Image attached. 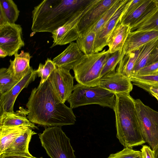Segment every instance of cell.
<instances>
[{
    "label": "cell",
    "mask_w": 158,
    "mask_h": 158,
    "mask_svg": "<svg viewBox=\"0 0 158 158\" xmlns=\"http://www.w3.org/2000/svg\"><path fill=\"white\" fill-rule=\"evenodd\" d=\"M84 55L76 43L72 42L52 60L56 67L70 70L73 69L75 64Z\"/></svg>",
    "instance_id": "obj_18"
},
{
    "label": "cell",
    "mask_w": 158,
    "mask_h": 158,
    "mask_svg": "<svg viewBox=\"0 0 158 158\" xmlns=\"http://www.w3.org/2000/svg\"><path fill=\"white\" fill-rule=\"evenodd\" d=\"M140 48L124 56L118 64L117 72L129 78L138 57Z\"/></svg>",
    "instance_id": "obj_24"
},
{
    "label": "cell",
    "mask_w": 158,
    "mask_h": 158,
    "mask_svg": "<svg viewBox=\"0 0 158 158\" xmlns=\"http://www.w3.org/2000/svg\"><path fill=\"white\" fill-rule=\"evenodd\" d=\"M8 56V53L5 51L0 48V57L3 58Z\"/></svg>",
    "instance_id": "obj_40"
},
{
    "label": "cell",
    "mask_w": 158,
    "mask_h": 158,
    "mask_svg": "<svg viewBox=\"0 0 158 158\" xmlns=\"http://www.w3.org/2000/svg\"><path fill=\"white\" fill-rule=\"evenodd\" d=\"M97 33L91 31L85 35L79 37L76 43L79 50L85 55H89L94 53V47Z\"/></svg>",
    "instance_id": "obj_26"
},
{
    "label": "cell",
    "mask_w": 158,
    "mask_h": 158,
    "mask_svg": "<svg viewBox=\"0 0 158 158\" xmlns=\"http://www.w3.org/2000/svg\"><path fill=\"white\" fill-rule=\"evenodd\" d=\"M150 31H158V8L146 20L130 29V32Z\"/></svg>",
    "instance_id": "obj_28"
},
{
    "label": "cell",
    "mask_w": 158,
    "mask_h": 158,
    "mask_svg": "<svg viewBox=\"0 0 158 158\" xmlns=\"http://www.w3.org/2000/svg\"><path fill=\"white\" fill-rule=\"evenodd\" d=\"M22 32L19 24L7 23L0 25V48L7 52L8 56L15 55L24 46Z\"/></svg>",
    "instance_id": "obj_9"
},
{
    "label": "cell",
    "mask_w": 158,
    "mask_h": 158,
    "mask_svg": "<svg viewBox=\"0 0 158 158\" xmlns=\"http://www.w3.org/2000/svg\"><path fill=\"white\" fill-rule=\"evenodd\" d=\"M67 101L72 109L89 104H98L113 110L115 102L114 93L98 86H85L77 83Z\"/></svg>",
    "instance_id": "obj_5"
},
{
    "label": "cell",
    "mask_w": 158,
    "mask_h": 158,
    "mask_svg": "<svg viewBox=\"0 0 158 158\" xmlns=\"http://www.w3.org/2000/svg\"><path fill=\"white\" fill-rule=\"evenodd\" d=\"M56 68V66L53 60L48 58L45 61L44 64H40L38 69L36 70L37 76L41 77L39 85L43 84L47 80Z\"/></svg>",
    "instance_id": "obj_32"
},
{
    "label": "cell",
    "mask_w": 158,
    "mask_h": 158,
    "mask_svg": "<svg viewBox=\"0 0 158 158\" xmlns=\"http://www.w3.org/2000/svg\"><path fill=\"white\" fill-rule=\"evenodd\" d=\"M146 91L149 92L150 93H153L158 95V88L152 87H149L147 89Z\"/></svg>",
    "instance_id": "obj_39"
},
{
    "label": "cell",
    "mask_w": 158,
    "mask_h": 158,
    "mask_svg": "<svg viewBox=\"0 0 158 158\" xmlns=\"http://www.w3.org/2000/svg\"><path fill=\"white\" fill-rule=\"evenodd\" d=\"M28 128L25 126L0 127V155Z\"/></svg>",
    "instance_id": "obj_22"
},
{
    "label": "cell",
    "mask_w": 158,
    "mask_h": 158,
    "mask_svg": "<svg viewBox=\"0 0 158 158\" xmlns=\"http://www.w3.org/2000/svg\"><path fill=\"white\" fill-rule=\"evenodd\" d=\"M92 0H44L32 11V31L49 32L63 25Z\"/></svg>",
    "instance_id": "obj_2"
},
{
    "label": "cell",
    "mask_w": 158,
    "mask_h": 158,
    "mask_svg": "<svg viewBox=\"0 0 158 158\" xmlns=\"http://www.w3.org/2000/svg\"><path fill=\"white\" fill-rule=\"evenodd\" d=\"M107 158H142L140 151L131 148H124L122 150L111 154Z\"/></svg>",
    "instance_id": "obj_33"
},
{
    "label": "cell",
    "mask_w": 158,
    "mask_h": 158,
    "mask_svg": "<svg viewBox=\"0 0 158 158\" xmlns=\"http://www.w3.org/2000/svg\"><path fill=\"white\" fill-rule=\"evenodd\" d=\"M154 1L156 3L157 6L158 7V0H154Z\"/></svg>",
    "instance_id": "obj_43"
},
{
    "label": "cell",
    "mask_w": 158,
    "mask_h": 158,
    "mask_svg": "<svg viewBox=\"0 0 158 158\" xmlns=\"http://www.w3.org/2000/svg\"><path fill=\"white\" fill-rule=\"evenodd\" d=\"M129 79L134 85L145 90L152 87L158 88V72L145 75H134Z\"/></svg>",
    "instance_id": "obj_25"
},
{
    "label": "cell",
    "mask_w": 158,
    "mask_h": 158,
    "mask_svg": "<svg viewBox=\"0 0 158 158\" xmlns=\"http://www.w3.org/2000/svg\"><path fill=\"white\" fill-rule=\"evenodd\" d=\"M158 61V43L152 51L147 66Z\"/></svg>",
    "instance_id": "obj_37"
},
{
    "label": "cell",
    "mask_w": 158,
    "mask_h": 158,
    "mask_svg": "<svg viewBox=\"0 0 158 158\" xmlns=\"http://www.w3.org/2000/svg\"><path fill=\"white\" fill-rule=\"evenodd\" d=\"M26 106L28 119L41 126L62 127L74 124L76 121L72 109L59 99L48 79L32 90Z\"/></svg>",
    "instance_id": "obj_1"
},
{
    "label": "cell",
    "mask_w": 158,
    "mask_h": 158,
    "mask_svg": "<svg viewBox=\"0 0 158 158\" xmlns=\"http://www.w3.org/2000/svg\"><path fill=\"white\" fill-rule=\"evenodd\" d=\"M153 150L154 153L155 158H158V144Z\"/></svg>",
    "instance_id": "obj_41"
},
{
    "label": "cell",
    "mask_w": 158,
    "mask_h": 158,
    "mask_svg": "<svg viewBox=\"0 0 158 158\" xmlns=\"http://www.w3.org/2000/svg\"><path fill=\"white\" fill-rule=\"evenodd\" d=\"M73 78L69 70L56 66L48 78L55 93L63 103L73 91Z\"/></svg>",
    "instance_id": "obj_10"
},
{
    "label": "cell",
    "mask_w": 158,
    "mask_h": 158,
    "mask_svg": "<svg viewBox=\"0 0 158 158\" xmlns=\"http://www.w3.org/2000/svg\"><path fill=\"white\" fill-rule=\"evenodd\" d=\"M144 1L145 0H131L122 18L121 21L138 8Z\"/></svg>",
    "instance_id": "obj_35"
},
{
    "label": "cell",
    "mask_w": 158,
    "mask_h": 158,
    "mask_svg": "<svg viewBox=\"0 0 158 158\" xmlns=\"http://www.w3.org/2000/svg\"><path fill=\"white\" fill-rule=\"evenodd\" d=\"M138 124L142 137L153 150L158 144V111L135 100Z\"/></svg>",
    "instance_id": "obj_7"
},
{
    "label": "cell",
    "mask_w": 158,
    "mask_h": 158,
    "mask_svg": "<svg viewBox=\"0 0 158 158\" xmlns=\"http://www.w3.org/2000/svg\"><path fill=\"white\" fill-rule=\"evenodd\" d=\"M158 43V37L145 44L140 48L139 56L131 76L135 75L139 70L147 66L150 54Z\"/></svg>",
    "instance_id": "obj_23"
},
{
    "label": "cell",
    "mask_w": 158,
    "mask_h": 158,
    "mask_svg": "<svg viewBox=\"0 0 158 158\" xmlns=\"http://www.w3.org/2000/svg\"><path fill=\"white\" fill-rule=\"evenodd\" d=\"M117 0H100L81 18L77 25L79 37L85 35Z\"/></svg>",
    "instance_id": "obj_12"
},
{
    "label": "cell",
    "mask_w": 158,
    "mask_h": 158,
    "mask_svg": "<svg viewBox=\"0 0 158 158\" xmlns=\"http://www.w3.org/2000/svg\"><path fill=\"white\" fill-rule=\"evenodd\" d=\"M157 37L158 31L130 32L128 35L122 49L121 59L126 54L137 50L145 44Z\"/></svg>",
    "instance_id": "obj_16"
},
{
    "label": "cell",
    "mask_w": 158,
    "mask_h": 158,
    "mask_svg": "<svg viewBox=\"0 0 158 158\" xmlns=\"http://www.w3.org/2000/svg\"><path fill=\"white\" fill-rule=\"evenodd\" d=\"M0 10L3 13L8 23H14L17 20L20 11L12 0H0Z\"/></svg>",
    "instance_id": "obj_27"
},
{
    "label": "cell",
    "mask_w": 158,
    "mask_h": 158,
    "mask_svg": "<svg viewBox=\"0 0 158 158\" xmlns=\"http://www.w3.org/2000/svg\"><path fill=\"white\" fill-rule=\"evenodd\" d=\"M140 151L142 158H155L154 152L150 146L144 145Z\"/></svg>",
    "instance_id": "obj_36"
},
{
    "label": "cell",
    "mask_w": 158,
    "mask_h": 158,
    "mask_svg": "<svg viewBox=\"0 0 158 158\" xmlns=\"http://www.w3.org/2000/svg\"><path fill=\"white\" fill-rule=\"evenodd\" d=\"M131 82L129 78L115 70L102 77L97 86L115 94L130 93L133 89Z\"/></svg>",
    "instance_id": "obj_13"
},
{
    "label": "cell",
    "mask_w": 158,
    "mask_h": 158,
    "mask_svg": "<svg viewBox=\"0 0 158 158\" xmlns=\"http://www.w3.org/2000/svg\"><path fill=\"white\" fill-rule=\"evenodd\" d=\"M100 0H92L86 6L78 12L63 25L53 32V43L51 48L56 45L70 44L79 37L77 25L82 17Z\"/></svg>",
    "instance_id": "obj_8"
},
{
    "label": "cell",
    "mask_w": 158,
    "mask_h": 158,
    "mask_svg": "<svg viewBox=\"0 0 158 158\" xmlns=\"http://www.w3.org/2000/svg\"><path fill=\"white\" fill-rule=\"evenodd\" d=\"M14 56V60H10L8 69L14 78L19 81L32 69L30 65L31 56L28 52L23 50Z\"/></svg>",
    "instance_id": "obj_19"
},
{
    "label": "cell",
    "mask_w": 158,
    "mask_h": 158,
    "mask_svg": "<svg viewBox=\"0 0 158 158\" xmlns=\"http://www.w3.org/2000/svg\"><path fill=\"white\" fill-rule=\"evenodd\" d=\"M37 133L32 129L28 128L22 134L18 136L0 155L5 154H15L31 156L28 147L32 135Z\"/></svg>",
    "instance_id": "obj_20"
},
{
    "label": "cell",
    "mask_w": 158,
    "mask_h": 158,
    "mask_svg": "<svg viewBox=\"0 0 158 158\" xmlns=\"http://www.w3.org/2000/svg\"><path fill=\"white\" fill-rule=\"evenodd\" d=\"M0 158H38L31 156L15 154H5L0 155ZM40 158H43L42 157Z\"/></svg>",
    "instance_id": "obj_38"
},
{
    "label": "cell",
    "mask_w": 158,
    "mask_h": 158,
    "mask_svg": "<svg viewBox=\"0 0 158 158\" xmlns=\"http://www.w3.org/2000/svg\"><path fill=\"white\" fill-rule=\"evenodd\" d=\"M42 146L51 158H75L70 139L61 126L48 127L39 134Z\"/></svg>",
    "instance_id": "obj_6"
},
{
    "label": "cell",
    "mask_w": 158,
    "mask_h": 158,
    "mask_svg": "<svg viewBox=\"0 0 158 158\" xmlns=\"http://www.w3.org/2000/svg\"><path fill=\"white\" fill-rule=\"evenodd\" d=\"M37 75L36 70L32 69L11 89L0 94V115L4 112L14 111V104L18 95L35 80Z\"/></svg>",
    "instance_id": "obj_11"
},
{
    "label": "cell",
    "mask_w": 158,
    "mask_h": 158,
    "mask_svg": "<svg viewBox=\"0 0 158 158\" xmlns=\"http://www.w3.org/2000/svg\"><path fill=\"white\" fill-rule=\"evenodd\" d=\"M27 109L20 107L19 109L13 112H5L0 115V127L25 126L32 129H39L35 124L28 119Z\"/></svg>",
    "instance_id": "obj_17"
},
{
    "label": "cell",
    "mask_w": 158,
    "mask_h": 158,
    "mask_svg": "<svg viewBox=\"0 0 158 158\" xmlns=\"http://www.w3.org/2000/svg\"><path fill=\"white\" fill-rule=\"evenodd\" d=\"M125 0H117V2L106 12L99 20L90 29L89 32L93 31L97 34L113 15L124 2Z\"/></svg>",
    "instance_id": "obj_29"
},
{
    "label": "cell",
    "mask_w": 158,
    "mask_h": 158,
    "mask_svg": "<svg viewBox=\"0 0 158 158\" xmlns=\"http://www.w3.org/2000/svg\"><path fill=\"white\" fill-rule=\"evenodd\" d=\"M113 110L116 119V136L124 148H131L146 142L137 119L135 100L130 93L115 94Z\"/></svg>",
    "instance_id": "obj_3"
},
{
    "label": "cell",
    "mask_w": 158,
    "mask_h": 158,
    "mask_svg": "<svg viewBox=\"0 0 158 158\" xmlns=\"http://www.w3.org/2000/svg\"><path fill=\"white\" fill-rule=\"evenodd\" d=\"M122 51H118L110 54L103 67L101 78L106 74L115 70L117 65L122 57Z\"/></svg>",
    "instance_id": "obj_31"
},
{
    "label": "cell",
    "mask_w": 158,
    "mask_h": 158,
    "mask_svg": "<svg viewBox=\"0 0 158 158\" xmlns=\"http://www.w3.org/2000/svg\"></svg>",
    "instance_id": "obj_44"
},
{
    "label": "cell",
    "mask_w": 158,
    "mask_h": 158,
    "mask_svg": "<svg viewBox=\"0 0 158 158\" xmlns=\"http://www.w3.org/2000/svg\"><path fill=\"white\" fill-rule=\"evenodd\" d=\"M151 94L153 96L155 97L157 99V101H158V95H157V94H154L153 93H151Z\"/></svg>",
    "instance_id": "obj_42"
},
{
    "label": "cell",
    "mask_w": 158,
    "mask_h": 158,
    "mask_svg": "<svg viewBox=\"0 0 158 158\" xmlns=\"http://www.w3.org/2000/svg\"><path fill=\"white\" fill-rule=\"evenodd\" d=\"M19 81L14 78L8 69L4 68H1L0 94L10 89Z\"/></svg>",
    "instance_id": "obj_30"
},
{
    "label": "cell",
    "mask_w": 158,
    "mask_h": 158,
    "mask_svg": "<svg viewBox=\"0 0 158 158\" xmlns=\"http://www.w3.org/2000/svg\"><path fill=\"white\" fill-rule=\"evenodd\" d=\"M158 8L154 0H145L138 8L121 21L130 29L148 19Z\"/></svg>",
    "instance_id": "obj_15"
},
{
    "label": "cell",
    "mask_w": 158,
    "mask_h": 158,
    "mask_svg": "<svg viewBox=\"0 0 158 158\" xmlns=\"http://www.w3.org/2000/svg\"><path fill=\"white\" fill-rule=\"evenodd\" d=\"M110 54L105 49L91 55H84L73 69L78 83L89 87L97 86L103 67Z\"/></svg>",
    "instance_id": "obj_4"
},
{
    "label": "cell",
    "mask_w": 158,
    "mask_h": 158,
    "mask_svg": "<svg viewBox=\"0 0 158 158\" xmlns=\"http://www.w3.org/2000/svg\"><path fill=\"white\" fill-rule=\"evenodd\" d=\"M131 0H125L111 18L97 34L94 53L102 51L107 46L108 40L119 23Z\"/></svg>",
    "instance_id": "obj_14"
},
{
    "label": "cell",
    "mask_w": 158,
    "mask_h": 158,
    "mask_svg": "<svg viewBox=\"0 0 158 158\" xmlns=\"http://www.w3.org/2000/svg\"><path fill=\"white\" fill-rule=\"evenodd\" d=\"M158 72V61L146 66L139 70L134 75H148Z\"/></svg>",
    "instance_id": "obj_34"
},
{
    "label": "cell",
    "mask_w": 158,
    "mask_h": 158,
    "mask_svg": "<svg viewBox=\"0 0 158 158\" xmlns=\"http://www.w3.org/2000/svg\"><path fill=\"white\" fill-rule=\"evenodd\" d=\"M130 27L121 22L118 24L113 30L107 43L108 51L110 54L122 51L129 34Z\"/></svg>",
    "instance_id": "obj_21"
}]
</instances>
